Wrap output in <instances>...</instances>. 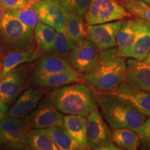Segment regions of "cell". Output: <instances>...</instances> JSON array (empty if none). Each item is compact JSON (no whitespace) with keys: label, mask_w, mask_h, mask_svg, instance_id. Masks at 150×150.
Here are the masks:
<instances>
[{"label":"cell","mask_w":150,"mask_h":150,"mask_svg":"<svg viewBox=\"0 0 150 150\" xmlns=\"http://www.w3.org/2000/svg\"><path fill=\"white\" fill-rule=\"evenodd\" d=\"M120 4L132 16L150 22V5L143 0H122Z\"/></svg>","instance_id":"28"},{"label":"cell","mask_w":150,"mask_h":150,"mask_svg":"<svg viewBox=\"0 0 150 150\" xmlns=\"http://www.w3.org/2000/svg\"><path fill=\"white\" fill-rule=\"evenodd\" d=\"M127 58L120 55L117 47L101 50L100 63L93 72L83 75L84 83L95 91L108 92L125 80Z\"/></svg>","instance_id":"2"},{"label":"cell","mask_w":150,"mask_h":150,"mask_svg":"<svg viewBox=\"0 0 150 150\" xmlns=\"http://www.w3.org/2000/svg\"><path fill=\"white\" fill-rule=\"evenodd\" d=\"M136 31V18L124 20L116 35L117 48L120 55L123 56L134 42Z\"/></svg>","instance_id":"21"},{"label":"cell","mask_w":150,"mask_h":150,"mask_svg":"<svg viewBox=\"0 0 150 150\" xmlns=\"http://www.w3.org/2000/svg\"><path fill=\"white\" fill-rule=\"evenodd\" d=\"M140 138V142L145 141L150 139V116L148 119H146L142 127L141 131L139 134Z\"/></svg>","instance_id":"32"},{"label":"cell","mask_w":150,"mask_h":150,"mask_svg":"<svg viewBox=\"0 0 150 150\" xmlns=\"http://www.w3.org/2000/svg\"><path fill=\"white\" fill-rule=\"evenodd\" d=\"M8 108H7V104L4 102L0 95V118L3 117L4 116L7 115Z\"/></svg>","instance_id":"33"},{"label":"cell","mask_w":150,"mask_h":150,"mask_svg":"<svg viewBox=\"0 0 150 150\" xmlns=\"http://www.w3.org/2000/svg\"><path fill=\"white\" fill-rule=\"evenodd\" d=\"M56 30L51 26L40 21L34 29V36L41 54L49 53L54 47Z\"/></svg>","instance_id":"22"},{"label":"cell","mask_w":150,"mask_h":150,"mask_svg":"<svg viewBox=\"0 0 150 150\" xmlns=\"http://www.w3.org/2000/svg\"><path fill=\"white\" fill-rule=\"evenodd\" d=\"M138 149L150 150V139L145 140V141L140 142Z\"/></svg>","instance_id":"34"},{"label":"cell","mask_w":150,"mask_h":150,"mask_svg":"<svg viewBox=\"0 0 150 150\" xmlns=\"http://www.w3.org/2000/svg\"><path fill=\"white\" fill-rule=\"evenodd\" d=\"M143 1H145V2H147V4H149L150 5V0H143Z\"/></svg>","instance_id":"37"},{"label":"cell","mask_w":150,"mask_h":150,"mask_svg":"<svg viewBox=\"0 0 150 150\" xmlns=\"http://www.w3.org/2000/svg\"><path fill=\"white\" fill-rule=\"evenodd\" d=\"M8 11L13 16L16 17L22 23L33 29H35L37 24L40 21L38 14L33 6L27 8L8 10Z\"/></svg>","instance_id":"29"},{"label":"cell","mask_w":150,"mask_h":150,"mask_svg":"<svg viewBox=\"0 0 150 150\" xmlns=\"http://www.w3.org/2000/svg\"><path fill=\"white\" fill-rule=\"evenodd\" d=\"M33 70L34 65L24 63L0 77V95L7 105L13 104L26 90Z\"/></svg>","instance_id":"6"},{"label":"cell","mask_w":150,"mask_h":150,"mask_svg":"<svg viewBox=\"0 0 150 150\" xmlns=\"http://www.w3.org/2000/svg\"><path fill=\"white\" fill-rule=\"evenodd\" d=\"M27 119L31 129L63 127V115L47 98L40 101Z\"/></svg>","instance_id":"10"},{"label":"cell","mask_w":150,"mask_h":150,"mask_svg":"<svg viewBox=\"0 0 150 150\" xmlns=\"http://www.w3.org/2000/svg\"><path fill=\"white\" fill-rule=\"evenodd\" d=\"M101 50L87 39L80 42L71 52L67 61L74 70L83 75L95 70L100 63Z\"/></svg>","instance_id":"8"},{"label":"cell","mask_w":150,"mask_h":150,"mask_svg":"<svg viewBox=\"0 0 150 150\" xmlns=\"http://www.w3.org/2000/svg\"><path fill=\"white\" fill-rule=\"evenodd\" d=\"M131 15L116 0H92L84 14L87 25H93L131 18Z\"/></svg>","instance_id":"7"},{"label":"cell","mask_w":150,"mask_h":150,"mask_svg":"<svg viewBox=\"0 0 150 150\" xmlns=\"http://www.w3.org/2000/svg\"><path fill=\"white\" fill-rule=\"evenodd\" d=\"M33 7L36 10L40 21L56 31L64 30L68 11L59 0L35 1Z\"/></svg>","instance_id":"12"},{"label":"cell","mask_w":150,"mask_h":150,"mask_svg":"<svg viewBox=\"0 0 150 150\" xmlns=\"http://www.w3.org/2000/svg\"><path fill=\"white\" fill-rule=\"evenodd\" d=\"M109 93L120 97L132 104L146 116H150V91L138 90L124 81Z\"/></svg>","instance_id":"16"},{"label":"cell","mask_w":150,"mask_h":150,"mask_svg":"<svg viewBox=\"0 0 150 150\" xmlns=\"http://www.w3.org/2000/svg\"><path fill=\"white\" fill-rule=\"evenodd\" d=\"M68 12L74 13L81 16L85 14L92 0H59Z\"/></svg>","instance_id":"30"},{"label":"cell","mask_w":150,"mask_h":150,"mask_svg":"<svg viewBox=\"0 0 150 150\" xmlns=\"http://www.w3.org/2000/svg\"><path fill=\"white\" fill-rule=\"evenodd\" d=\"M145 61L147 62V63H149V64L150 65V50H149V53H148V54H147V58H146V59L145 60Z\"/></svg>","instance_id":"36"},{"label":"cell","mask_w":150,"mask_h":150,"mask_svg":"<svg viewBox=\"0 0 150 150\" xmlns=\"http://www.w3.org/2000/svg\"><path fill=\"white\" fill-rule=\"evenodd\" d=\"M136 31L134 42L124 57L145 61L150 50V22L136 17Z\"/></svg>","instance_id":"13"},{"label":"cell","mask_w":150,"mask_h":150,"mask_svg":"<svg viewBox=\"0 0 150 150\" xmlns=\"http://www.w3.org/2000/svg\"><path fill=\"white\" fill-rule=\"evenodd\" d=\"M38 48L11 52L0 56V77L24 63H33L40 56Z\"/></svg>","instance_id":"18"},{"label":"cell","mask_w":150,"mask_h":150,"mask_svg":"<svg viewBox=\"0 0 150 150\" xmlns=\"http://www.w3.org/2000/svg\"><path fill=\"white\" fill-rule=\"evenodd\" d=\"M32 80L35 85L42 88H59L83 81L82 75L75 70L63 71L47 74H33Z\"/></svg>","instance_id":"17"},{"label":"cell","mask_w":150,"mask_h":150,"mask_svg":"<svg viewBox=\"0 0 150 150\" xmlns=\"http://www.w3.org/2000/svg\"><path fill=\"white\" fill-rule=\"evenodd\" d=\"M31 129L27 118L4 115L0 118V145L9 149H29L28 136Z\"/></svg>","instance_id":"5"},{"label":"cell","mask_w":150,"mask_h":150,"mask_svg":"<svg viewBox=\"0 0 150 150\" xmlns=\"http://www.w3.org/2000/svg\"><path fill=\"white\" fill-rule=\"evenodd\" d=\"M99 111L112 130L127 128L140 134L146 115L127 101L109 92L96 91Z\"/></svg>","instance_id":"1"},{"label":"cell","mask_w":150,"mask_h":150,"mask_svg":"<svg viewBox=\"0 0 150 150\" xmlns=\"http://www.w3.org/2000/svg\"><path fill=\"white\" fill-rule=\"evenodd\" d=\"M58 149L61 150L83 149L63 127H52L46 129Z\"/></svg>","instance_id":"26"},{"label":"cell","mask_w":150,"mask_h":150,"mask_svg":"<svg viewBox=\"0 0 150 150\" xmlns=\"http://www.w3.org/2000/svg\"><path fill=\"white\" fill-rule=\"evenodd\" d=\"M7 10L4 8H3L1 5H0V21L1 20V19L3 18L4 16L6 13Z\"/></svg>","instance_id":"35"},{"label":"cell","mask_w":150,"mask_h":150,"mask_svg":"<svg viewBox=\"0 0 150 150\" xmlns=\"http://www.w3.org/2000/svg\"><path fill=\"white\" fill-rule=\"evenodd\" d=\"M45 95V91L42 88L24 90L8 110L7 115L15 118L27 117L36 108Z\"/></svg>","instance_id":"14"},{"label":"cell","mask_w":150,"mask_h":150,"mask_svg":"<svg viewBox=\"0 0 150 150\" xmlns=\"http://www.w3.org/2000/svg\"><path fill=\"white\" fill-rule=\"evenodd\" d=\"M34 1H40V0H34Z\"/></svg>","instance_id":"38"},{"label":"cell","mask_w":150,"mask_h":150,"mask_svg":"<svg viewBox=\"0 0 150 150\" xmlns=\"http://www.w3.org/2000/svg\"><path fill=\"white\" fill-rule=\"evenodd\" d=\"M76 44L69 38L65 33L64 30L56 31V35L54 47L49 53L56 54L66 59L70 55L72 50L76 47Z\"/></svg>","instance_id":"27"},{"label":"cell","mask_w":150,"mask_h":150,"mask_svg":"<svg viewBox=\"0 0 150 150\" xmlns=\"http://www.w3.org/2000/svg\"><path fill=\"white\" fill-rule=\"evenodd\" d=\"M29 149L37 150H58V147L46 129H31L28 136Z\"/></svg>","instance_id":"25"},{"label":"cell","mask_w":150,"mask_h":150,"mask_svg":"<svg viewBox=\"0 0 150 150\" xmlns=\"http://www.w3.org/2000/svg\"><path fill=\"white\" fill-rule=\"evenodd\" d=\"M111 140L119 149L136 150L140 143V136L134 131L127 128L112 130Z\"/></svg>","instance_id":"23"},{"label":"cell","mask_w":150,"mask_h":150,"mask_svg":"<svg viewBox=\"0 0 150 150\" xmlns=\"http://www.w3.org/2000/svg\"><path fill=\"white\" fill-rule=\"evenodd\" d=\"M87 118L86 138L88 149L101 150L104 145L112 141L110 129L97 106L90 112Z\"/></svg>","instance_id":"9"},{"label":"cell","mask_w":150,"mask_h":150,"mask_svg":"<svg viewBox=\"0 0 150 150\" xmlns=\"http://www.w3.org/2000/svg\"><path fill=\"white\" fill-rule=\"evenodd\" d=\"M74 70L66 59L51 53L40 54L35 64L33 74H47Z\"/></svg>","instance_id":"20"},{"label":"cell","mask_w":150,"mask_h":150,"mask_svg":"<svg viewBox=\"0 0 150 150\" xmlns=\"http://www.w3.org/2000/svg\"><path fill=\"white\" fill-rule=\"evenodd\" d=\"M34 0H0V5L7 11L32 6Z\"/></svg>","instance_id":"31"},{"label":"cell","mask_w":150,"mask_h":150,"mask_svg":"<svg viewBox=\"0 0 150 150\" xmlns=\"http://www.w3.org/2000/svg\"><path fill=\"white\" fill-rule=\"evenodd\" d=\"M38 47L34 29L6 11L0 21V56L11 52Z\"/></svg>","instance_id":"4"},{"label":"cell","mask_w":150,"mask_h":150,"mask_svg":"<svg viewBox=\"0 0 150 150\" xmlns=\"http://www.w3.org/2000/svg\"><path fill=\"white\" fill-rule=\"evenodd\" d=\"M47 99L63 114L88 116L97 106L96 91L81 82L57 88L48 94Z\"/></svg>","instance_id":"3"},{"label":"cell","mask_w":150,"mask_h":150,"mask_svg":"<svg viewBox=\"0 0 150 150\" xmlns=\"http://www.w3.org/2000/svg\"><path fill=\"white\" fill-rule=\"evenodd\" d=\"M64 31L71 40L78 44L86 39V27L82 16L68 12Z\"/></svg>","instance_id":"24"},{"label":"cell","mask_w":150,"mask_h":150,"mask_svg":"<svg viewBox=\"0 0 150 150\" xmlns=\"http://www.w3.org/2000/svg\"><path fill=\"white\" fill-rule=\"evenodd\" d=\"M87 121V116L85 115L74 114L63 115V127L83 149H88L86 138Z\"/></svg>","instance_id":"19"},{"label":"cell","mask_w":150,"mask_h":150,"mask_svg":"<svg viewBox=\"0 0 150 150\" xmlns=\"http://www.w3.org/2000/svg\"><path fill=\"white\" fill-rule=\"evenodd\" d=\"M125 81L138 90L150 91V65L145 61L127 59Z\"/></svg>","instance_id":"15"},{"label":"cell","mask_w":150,"mask_h":150,"mask_svg":"<svg viewBox=\"0 0 150 150\" xmlns=\"http://www.w3.org/2000/svg\"><path fill=\"white\" fill-rule=\"evenodd\" d=\"M123 20L86 26V39L91 41L100 50L117 47L116 35Z\"/></svg>","instance_id":"11"}]
</instances>
